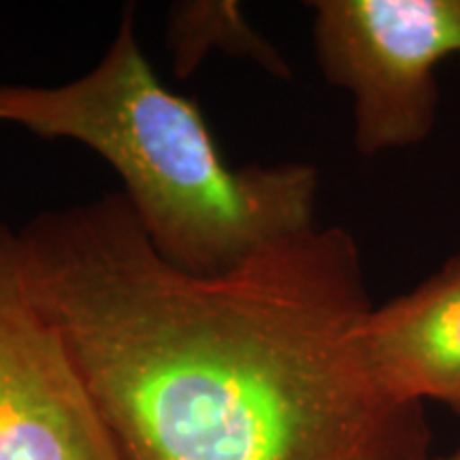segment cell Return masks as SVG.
<instances>
[{
	"instance_id": "6",
	"label": "cell",
	"mask_w": 460,
	"mask_h": 460,
	"mask_svg": "<svg viewBox=\"0 0 460 460\" xmlns=\"http://www.w3.org/2000/svg\"><path fill=\"white\" fill-rule=\"evenodd\" d=\"M171 34L180 73H186L207 48L220 45L237 56H250L252 60L261 62L267 71L279 75V77L290 75L278 51L245 24L237 4H183L181 9L175 11Z\"/></svg>"
},
{
	"instance_id": "4",
	"label": "cell",
	"mask_w": 460,
	"mask_h": 460,
	"mask_svg": "<svg viewBox=\"0 0 460 460\" xmlns=\"http://www.w3.org/2000/svg\"><path fill=\"white\" fill-rule=\"evenodd\" d=\"M0 460H119L54 324L28 290L17 230L0 224Z\"/></svg>"
},
{
	"instance_id": "2",
	"label": "cell",
	"mask_w": 460,
	"mask_h": 460,
	"mask_svg": "<svg viewBox=\"0 0 460 460\" xmlns=\"http://www.w3.org/2000/svg\"><path fill=\"white\" fill-rule=\"evenodd\" d=\"M0 122L94 149L122 177L141 228L166 261L220 275L315 226L318 169L222 158L200 109L152 71L126 11L102 60L58 88L0 84Z\"/></svg>"
},
{
	"instance_id": "1",
	"label": "cell",
	"mask_w": 460,
	"mask_h": 460,
	"mask_svg": "<svg viewBox=\"0 0 460 460\" xmlns=\"http://www.w3.org/2000/svg\"><path fill=\"white\" fill-rule=\"evenodd\" d=\"M17 243L119 460L429 456L424 405L394 401L373 369V303L345 228L194 275L109 194L37 216Z\"/></svg>"
},
{
	"instance_id": "3",
	"label": "cell",
	"mask_w": 460,
	"mask_h": 460,
	"mask_svg": "<svg viewBox=\"0 0 460 460\" xmlns=\"http://www.w3.org/2000/svg\"><path fill=\"white\" fill-rule=\"evenodd\" d=\"M320 71L349 92L354 146L365 156L407 149L435 128V71L460 56V0H318Z\"/></svg>"
},
{
	"instance_id": "7",
	"label": "cell",
	"mask_w": 460,
	"mask_h": 460,
	"mask_svg": "<svg viewBox=\"0 0 460 460\" xmlns=\"http://www.w3.org/2000/svg\"><path fill=\"white\" fill-rule=\"evenodd\" d=\"M418 460H460V447H458V450L450 452V454H444V456H435V458L424 456V458H418Z\"/></svg>"
},
{
	"instance_id": "5",
	"label": "cell",
	"mask_w": 460,
	"mask_h": 460,
	"mask_svg": "<svg viewBox=\"0 0 460 460\" xmlns=\"http://www.w3.org/2000/svg\"><path fill=\"white\" fill-rule=\"evenodd\" d=\"M367 345L394 401H437L460 416V250L410 292L373 307Z\"/></svg>"
}]
</instances>
